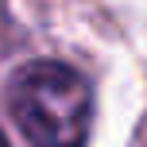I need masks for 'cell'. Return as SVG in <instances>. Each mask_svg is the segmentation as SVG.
I'll list each match as a JSON object with an SVG mask.
<instances>
[{
  "mask_svg": "<svg viewBox=\"0 0 147 147\" xmlns=\"http://www.w3.org/2000/svg\"><path fill=\"white\" fill-rule=\"evenodd\" d=\"M8 112L35 147H85L93 124V89L74 66L35 58L8 81Z\"/></svg>",
  "mask_w": 147,
  "mask_h": 147,
  "instance_id": "6da1fadb",
  "label": "cell"
},
{
  "mask_svg": "<svg viewBox=\"0 0 147 147\" xmlns=\"http://www.w3.org/2000/svg\"><path fill=\"white\" fill-rule=\"evenodd\" d=\"M0 147H8V143H4V136H0Z\"/></svg>",
  "mask_w": 147,
  "mask_h": 147,
  "instance_id": "7a4b0ae2",
  "label": "cell"
}]
</instances>
